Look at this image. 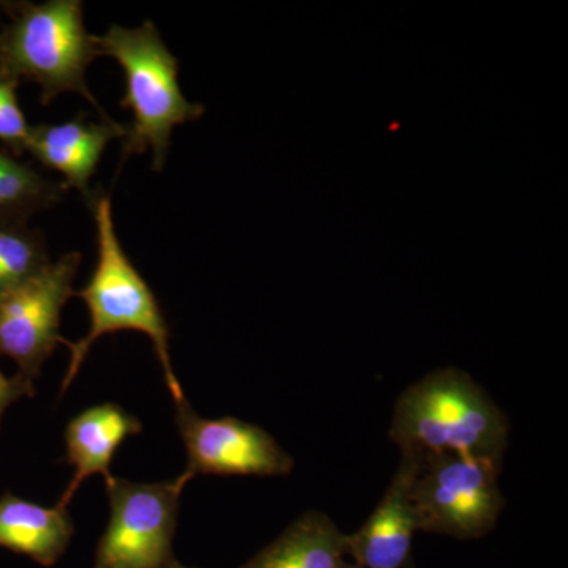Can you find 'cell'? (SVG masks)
I'll list each match as a JSON object with an SVG mask.
<instances>
[{
  "label": "cell",
  "instance_id": "4fadbf2b",
  "mask_svg": "<svg viewBox=\"0 0 568 568\" xmlns=\"http://www.w3.org/2000/svg\"><path fill=\"white\" fill-rule=\"evenodd\" d=\"M345 536L321 511H306L241 568H338Z\"/></svg>",
  "mask_w": 568,
  "mask_h": 568
},
{
  "label": "cell",
  "instance_id": "5b68a950",
  "mask_svg": "<svg viewBox=\"0 0 568 568\" xmlns=\"http://www.w3.org/2000/svg\"><path fill=\"white\" fill-rule=\"evenodd\" d=\"M499 474L495 463L463 455L420 459L410 488L418 530L458 540L488 536L506 506Z\"/></svg>",
  "mask_w": 568,
  "mask_h": 568
},
{
  "label": "cell",
  "instance_id": "e0dca14e",
  "mask_svg": "<svg viewBox=\"0 0 568 568\" xmlns=\"http://www.w3.org/2000/svg\"><path fill=\"white\" fill-rule=\"evenodd\" d=\"M33 395V384L22 379L21 376L7 377L0 369V422L3 414L13 403L21 399L22 396Z\"/></svg>",
  "mask_w": 568,
  "mask_h": 568
},
{
  "label": "cell",
  "instance_id": "ac0fdd59",
  "mask_svg": "<svg viewBox=\"0 0 568 568\" xmlns=\"http://www.w3.org/2000/svg\"><path fill=\"white\" fill-rule=\"evenodd\" d=\"M338 568H364V567L357 566V564H354V562H347L346 559H343L342 564H339Z\"/></svg>",
  "mask_w": 568,
  "mask_h": 568
},
{
  "label": "cell",
  "instance_id": "8fae6325",
  "mask_svg": "<svg viewBox=\"0 0 568 568\" xmlns=\"http://www.w3.org/2000/svg\"><path fill=\"white\" fill-rule=\"evenodd\" d=\"M141 422L115 403H103L82 410L65 428L67 459L74 467L73 478L58 506L69 507L89 477H111V463L123 440L140 435Z\"/></svg>",
  "mask_w": 568,
  "mask_h": 568
},
{
  "label": "cell",
  "instance_id": "6da1fadb",
  "mask_svg": "<svg viewBox=\"0 0 568 568\" xmlns=\"http://www.w3.org/2000/svg\"><path fill=\"white\" fill-rule=\"evenodd\" d=\"M388 436L402 457L463 455L500 466L510 424L466 372L440 368L399 395Z\"/></svg>",
  "mask_w": 568,
  "mask_h": 568
},
{
  "label": "cell",
  "instance_id": "d6986e66",
  "mask_svg": "<svg viewBox=\"0 0 568 568\" xmlns=\"http://www.w3.org/2000/svg\"><path fill=\"white\" fill-rule=\"evenodd\" d=\"M164 568H192V567L183 566V564L178 562V560L174 559L173 562L168 564V566Z\"/></svg>",
  "mask_w": 568,
  "mask_h": 568
},
{
  "label": "cell",
  "instance_id": "3957f363",
  "mask_svg": "<svg viewBox=\"0 0 568 568\" xmlns=\"http://www.w3.org/2000/svg\"><path fill=\"white\" fill-rule=\"evenodd\" d=\"M0 74L36 82L43 106L74 92L92 103L102 119H111L85 80L100 51L95 36L85 29L81 0H10L0 2Z\"/></svg>",
  "mask_w": 568,
  "mask_h": 568
},
{
  "label": "cell",
  "instance_id": "52a82bcc",
  "mask_svg": "<svg viewBox=\"0 0 568 568\" xmlns=\"http://www.w3.org/2000/svg\"><path fill=\"white\" fill-rule=\"evenodd\" d=\"M81 263V253L62 254L40 274L0 294V355L10 357L18 376L28 383L33 384L44 362L62 345V310L77 293Z\"/></svg>",
  "mask_w": 568,
  "mask_h": 568
},
{
  "label": "cell",
  "instance_id": "7a4b0ae2",
  "mask_svg": "<svg viewBox=\"0 0 568 568\" xmlns=\"http://www.w3.org/2000/svg\"><path fill=\"white\" fill-rule=\"evenodd\" d=\"M89 205L95 222L99 256L91 280L74 295L88 305L91 328L78 342L62 339V345L70 349V364L63 376L62 392L70 387L80 373L97 339L114 332L134 331L151 338L174 402H185L181 381L175 376L171 361L170 327L166 317L156 301V295L126 256L119 241L112 216L111 197L104 193L93 194Z\"/></svg>",
  "mask_w": 568,
  "mask_h": 568
},
{
  "label": "cell",
  "instance_id": "9c48e42d",
  "mask_svg": "<svg viewBox=\"0 0 568 568\" xmlns=\"http://www.w3.org/2000/svg\"><path fill=\"white\" fill-rule=\"evenodd\" d=\"M420 459L402 457L375 510L355 532L345 536V556L364 568H409L418 532L410 488Z\"/></svg>",
  "mask_w": 568,
  "mask_h": 568
},
{
  "label": "cell",
  "instance_id": "7c38bea8",
  "mask_svg": "<svg viewBox=\"0 0 568 568\" xmlns=\"http://www.w3.org/2000/svg\"><path fill=\"white\" fill-rule=\"evenodd\" d=\"M74 528L69 510L43 507L6 493L0 497V547L52 567L70 545Z\"/></svg>",
  "mask_w": 568,
  "mask_h": 568
},
{
  "label": "cell",
  "instance_id": "5bb4252c",
  "mask_svg": "<svg viewBox=\"0 0 568 568\" xmlns=\"http://www.w3.org/2000/svg\"><path fill=\"white\" fill-rule=\"evenodd\" d=\"M67 192L62 182H52L0 151V222L28 223L36 213L61 203Z\"/></svg>",
  "mask_w": 568,
  "mask_h": 568
},
{
  "label": "cell",
  "instance_id": "2e32d148",
  "mask_svg": "<svg viewBox=\"0 0 568 568\" xmlns=\"http://www.w3.org/2000/svg\"><path fill=\"white\" fill-rule=\"evenodd\" d=\"M20 82L0 74V142L13 156H21L28 148L31 125L18 100Z\"/></svg>",
  "mask_w": 568,
  "mask_h": 568
},
{
  "label": "cell",
  "instance_id": "ba28073f",
  "mask_svg": "<svg viewBox=\"0 0 568 568\" xmlns=\"http://www.w3.org/2000/svg\"><path fill=\"white\" fill-rule=\"evenodd\" d=\"M190 476L282 477L294 458L261 426L235 417L204 418L190 403H175Z\"/></svg>",
  "mask_w": 568,
  "mask_h": 568
},
{
  "label": "cell",
  "instance_id": "277c9868",
  "mask_svg": "<svg viewBox=\"0 0 568 568\" xmlns=\"http://www.w3.org/2000/svg\"><path fill=\"white\" fill-rule=\"evenodd\" d=\"M100 55L114 59L125 77L121 106L132 112L123 138L122 160L152 152V166L163 171L175 126L203 118L204 106L183 95L179 62L152 21L138 28L112 24L95 36Z\"/></svg>",
  "mask_w": 568,
  "mask_h": 568
},
{
  "label": "cell",
  "instance_id": "8992f818",
  "mask_svg": "<svg viewBox=\"0 0 568 568\" xmlns=\"http://www.w3.org/2000/svg\"><path fill=\"white\" fill-rule=\"evenodd\" d=\"M192 480L186 470L156 484L104 478L111 517L92 568H164L173 562L181 496Z\"/></svg>",
  "mask_w": 568,
  "mask_h": 568
},
{
  "label": "cell",
  "instance_id": "30bf717a",
  "mask_svg": "<svg viewBox=\"0 0 568 568\" xmlns=\"http://www.w3.org/2000/svg\"><path fill=\"white\" fill-rule=\"evenodd\" d=\"M126 126L100 119L89 121L84 115L62 123H41L31 126L26 153H31L44 168L62 175L67 190L73 189L91 203V179L102 162L108 144L125 138Z\"/></svg>",
  "mask_w": 568,
  "mask_h": 568
},
{
  "label": "cell",
  "instance_id": "9a60e30c",
  "mask_svg": "<svg viewBox=\"0 0 568 568\" xmlns=\"http://www.w3.org/2000/svg\"><path fill=\"white\" fill-rule=\"evenodd\" d=\"M51 261L41 231L29 223L0 222V294L40 274Z\"/></svg>",
  "mask_w": 568,
  "mask_h": 568
},
{
  "label": "cell",
  "instance_id": "ffe728a7",
  "mask_svg": "<svg viewBox=\"0 0 568 568\" xmlns=\"http://www.w3.org/2000/svg\"><path fill=\"white\" fill-rule=\"evenodd\" d=\"M0 26H2V11H0Z\"/></svg>",
  "mask_w": 568,
  "mask_h": 568
}]
</instances>
